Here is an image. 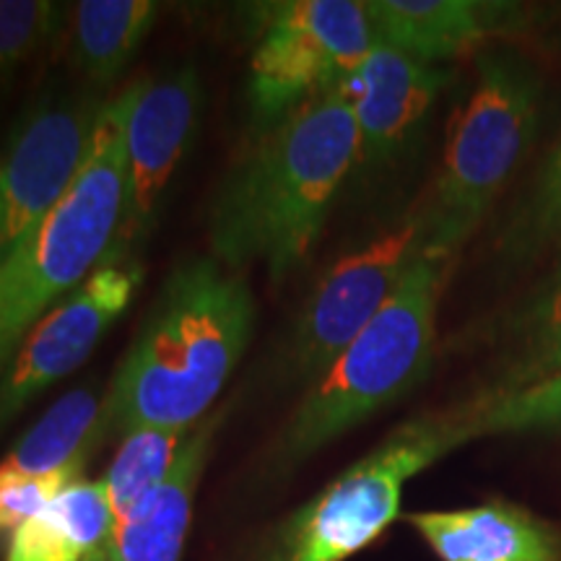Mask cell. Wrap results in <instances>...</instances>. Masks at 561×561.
I'll return each instance as SVG.
<instances>
[{"instance_id": "obj_1", "label": "cell", "mask_w": 561, "mask_h": 561, "mask_svg": "<svg viewBox=\"0 0 561 561\" xmlns=\"http://www.w3.org/2000/svg\"><path fill=\"white\" fill-rule=\"evenodd\" d=\"M356 157L359 130L341 87L257 130L210 203L216 261L229 271L261 263L273 284L289 278L318 244Z\"/></svg>"}, {"instance_id": "obj_2", "label": "cell", "mask_w": 561, "mask_h": 561, "mask_svg": "<svg viewBox=\"0 0 561 561\" xmlns=\"http://www.w3.org/2000/svg\"><path fill=\"white\" fill-rule=\"evenodd\" d=\"M252 325L255 299L240 271L216 257L182 263L112 377L104 396L107 439L140 426H198L240 364Z\"/></svg>"}, {"instance_id": "obj_3", "label": "cell", "mask_w": 561, "mask_h": 561, "mask_svg": "<svg viewBox=\"0 0 561 561\" xmlns=\"http://www.w3.org/2000/svg\"><path fill=\"white\" fill-rule=\"evenodd\" d=\"M447 265L424 252L382 312L305 390L268 450L273 471H291L426 380Z\"/></svg>"}, {"instance_id": "obj_4", "label": "cell", "mask_w": 561, "mask_h": 561, "mask_svg": "<svg viewBox=\"0 0 561 561\" xmlns=\"http://www.w3.org/2000/svg\"><path fill=\"white\" fill-rule=\"evenodd\" d=\"M125 91L107 100L68 193L0 265V369L32 325L112 252L125 208Z\"/></svg>"}, {"instance_id": "obj_5", "label": "cell", "mask_w": 561, "mask_h": 561, "mask_svg": "<svg viewBox=\"0 0 561 561\" xmlns=\"http://www.w3.org/2000/svg\"><path fill=\"white\" fill-rule=\"evenodd\" d=\"M481 439L471 398L403 421L375 450L291 512L263 546V561H348L401 515L403 486L445 455Z\"/></svg>"}, {"instance_id": "obj_6", "label": "cell", "mask_w": 561, "mask_h": 561, "mask_svg": "<svg viewBox=\"0 0 561 561\" xmlns=\"http://www.w3.org/2000/svg\"><path fill=\"white\" fill-rule=\"evenodd\" d=\"M538 123L536 70L512 55H486L455 115L432 198L421 208L426 252L453 261L504 191Z\"/></svg>"}, {"instance_id": "obj_7", "label": "cell", "mask_w": 561, "mask_h": 561, "mask_svg": "<svg viewBox=\"0 0 561 561\" xmlns=\"http://www.w3.org/2000/svg\"><path fill=\"white\" fill-rule=\"evenodd\" d=\"M250 9L255 50L248 104L257 130L339 87L380 42L359 0H278Z\"/></svg>"}, {"instance_id": "obj_8", "label": "cell", "mask_w": 561, "mask_h": 561, "mask_svg": "<svg viewBox=\"0 0 561 561\" xmlns=\"http://www.w3.org/2000/svg\"><path fill=\"white\" fill-rule=\"evenodd\" d=\"M426 252L421 210L346 252L318 278L278 348L276 377L284 388H310L343 348L369 325L401 289Z\"/></svg>"}, {"instance_id": "obj_9", "label": "cell", "mask_w": 561, "mask_h": 561, "mask_svg": "<svg viewBox=\"0 0 561 561\" xmlns=\"http://www.w3.org/2000/svg\"><path fill=\"white\" fill-rule=\"evenodd\" d=\"M104 107L96 91H47L21 112L0 153L5 257L73 185Z\"/></svg>"}, {"instance_id": "obj_10", "label": "cell", "mask_w": 561, "mask_h": 561, "mask_svg": "<svg viewBox=\"0 0 561 561\" xmlns=\"http://www.w3.org/2000/svg\"><path fill=\"white\" fill-rule=\"evenodd\" d=\"M125 91V208L112 250L133 257L151 237L174 172L185 161L203 112V81L193 66L157 79L133 81Z\"/></svg>"}, {"instance_id": "obj_11", "label": "cell", "mask_w": 561, "mask_h": 561, "mask_svg": "<svg viewBox=\"0 0 561 561\" xmlns=\"http://www.w3.org/2000/svg\"><path fill=\"white\" fill-rule=\"evenodd\" d=\"M140 276L144 271L133 257L112 250L79 289L32 328L9 371L0 377V432L34 398L89 359L128 310Z\"/></svg>"}, {"instance_id": "obj_12", "label": "cell", "mask_w": 561, "mask_h": 561, "mask_svg": "<svg viewBox=\"0 0 561 561\" xmlns=\"http://www.w3.org/2000/svg\"><path fill=\"white\" fill-rule=\"evenodd\" d=\"M339 87L354 107L359 130L356 167L385 170L419 136L432 104L447 87V70L377 42Z\"/></svg>"}, {"instance_id": "obj_13", "label": "cell", "mask_w": 561, "mask_h": 561, "mask_svg": "<svg viewBox=\"0 0 561 561\" xmlns=\"http://www.w3.org/2000/svg\"><path fill=\"white\" fill-rule=\"evenodd\" d=\"M224 411L208 413L187 432L170 476L128 515L112 523L104 543L87 561H182L201 476L214 453Z\"/></svg>"}, {"instance_id": "obj_14", "label": "cell", "mask_w": 561, "mask_h": 561, "mask_svg": "<svg viewBox=\"0 0 561 561\" xmlns=\"http://www.w3.org/2000/svg\"><path fill=\"white\" fill-rule=\"evenodd\" d=\"M439 561H561V528L504 500L405 515Z\"/></svg>"}, {"instance_id": "obj_15", "label": "cell", "mask_w": 561, "mask_h": 561, "mask_svg": "<svg viewBox=\"0 0 561 561\" xmlns=\"http://www.w3.org/2000/svg\"><path fill=\"white\" fill-rule=\"evenodd\" d=\"M367 13L380 42L426 66L479 50L520 19L517 5L486 0H369Z\"/></svg>"}, {"instance_id": "obj_16", "label": "cell", "mask_w": 561, "mask_h": 561, "mask_svg": "<svg viewBox=\"0 0 561 561\" xmlns=\"http://www.w3.org/2000/svg\"><path fill=\"white\" fill-rule=\"evenodd\" d=\"M104 396L107 392L94 382L60 396L0 460V473L37 479L60 471H83L89 455L107 442Z\"/></svg>"}, {"instance_id": "obj_17", "label": "cell", "mask_w": 561, "mask_h": 561, "mask_svg": "<svg viewBox=\"0 0 561 561\" xmlns=\"http://www.w3.org/2000/svg\"><path fill=\"white\" fill-rule=\"evenodd\" d=\"M159 19L153 0H81L70 11V60L100 94L123 76Z\"/></svg>"}, {"instance_id": "obj_18", "label": "cell", "mask_w": 561, "mask_h": 561, "mask_svg": "<svg viewBox=\"0 0 561 561\" xmlns=\"http://www.w3.org/2000/svg\"><path fill=\"white\" fill-rule=\"evenodd\" d=\"M112 512L102 481H73L13 530L5 561H87L107 538Z\"/></svg>"}, {"instance_id": "obj_19", "label": "cell", "mask_w": 561, "mask_h": 561, "mask_svg": "<svg viewBox=\"0 0 561 561\" xmlns=\"http://www.w3.org/2000/svg\"><path fill=\"white\" fill-rule=\"evenodd\" d=\"M561 369V265L517 312L504 346L500 380L489 390H517Z\"/></svg>"}, {"instance_id": "obj_20", "label": "cell", "mask_w": 561, "mask_h": 561, "mask_svg": "<svg viewBox=\"0 0 561 561\" xmlns=\"http://www.w3.org/2000/svg\"><path fill=\"white\" fill-rule=\"evenodd\" d=\"M185 437L187 432L159 430V426H140L125 434L121 450L102 479L112 523L128 515L151 489H157L170 476Z\"/></svg>"}, {"instance_id": "obj_21", "label": "cell", "mask_w": 561, "mask_h": 561, "mask_svg": "<svg viewBox=\"0 0 561 561\" xmlns=\"http://www.w3.org/2000/svg\"><path fill=\"white\" fill-rule=\"evenodd\" d=\"M481 437L561 430V369L517 390L483 388L471 396Z\"/></svg>"}, {"instance_id": "obj_22", "label": "cell", "mask_w": 561, "mask_h": 561, "mask_svg": "<svg viewBox=\"0 0 561 561\" xmlns=\"http://www.w3.org/2000/svg\"><path fill=\"white\" fill-rule=\"evenodd\" d=\"M66 5L50 0H0V89L58 37Z\"/></svg>"}, {"instance_id": "obj_23", "label": "cell", "mask_w": 561, "mask_h": 561, "mask_svg": "<svg viewBox=\"0 0 561 561\" xmlns=\"http://www.w3.org/2000/svg\"><path fill=\"white\" fill-rule=\"evenodd\" d=\"M557 237H561V144L538 174L536 187L515 216L504 244L515 252H533Z\"/></svg>"}, {"instance_id": "obj_24", "label": "cell", "mask_w": 561, "mask_h": 561, "mask_svg": "<svg viewBox=\"0 0 561 561\" xmlns=\"http://www.w3.org/2000/svg\"><path fill=\"white\" fill-rule=\"evenodd\" d=\"M79 476L81 471H60L37 476V479L0 473V536L21 528L39 510H45L62 489L79 481Z\"/></svg>"}, {"instance_id": "obj_25", "label": "cell", "mask_w": 561, "mask_h": 561, "mask_svg": "<svg viewBox=\"0 0 561 561\" xmlns=\"http://www.w3.org/2000/svg\"><path fill=\"white\" fill-rule=\"evenodd\" d=\"M3 221H5V208H3V195H0V265L5 261V237H3Z\"/></svg>"}]
</instances>
